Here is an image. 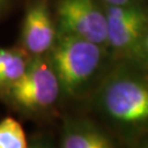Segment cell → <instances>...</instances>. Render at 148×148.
<instances>
[{"label": "cell", "mask_w": 148, "mask_h": 148, "mask_svg": "<svg viewBox=\"0 0 148 148\" xmlns=\"http://www.w3.org/2000/svg\"><path fill=\"white\" fill-rule=\"evenodd\" d=\"M104 5H131V3H135L137 2V0H101Z\"/></svg>", "instance_id": "cell-12"}, {"label": "cell", "mask_w": 148, "mask_h": 148, "mask_svg": "<svg viewBox=\"0 0 148 148\" xmlns=\"http://www.w3.org/2000/svg\"><path fill=\"white\" fill-rule=\"evenodd\" d=\"M0 148H29V139L22 124L7 116L0 121Z\"/></svg>", "instance_id": "cell-9"}, {"label": "cell", "mask_w": 148, "mask_h": 148, "mask_svg": "<svg viewBox=\"0 0 148 148\" xmlns=\"http://www.w3.org/2000/svg\"><path fill=\"white\" fill-rule=\"evenodd\" d=\"M57 38L47 0H34L27 7L21 31V46L30 56H46Z\"/></svg>", "instance_id": "cell-6"}, {"label": "cell", "mask_w": 148, "mask_h": 148, "mask_svg": "<svg viewBox=\"0 0 148 148\" xmlns=\"http://www.w3.org/2000/svg\"><path fill=\"white\" fill-rule=\"evenodd\" d=\"M57 33L106 45V20L98 0H57ZM109 51V49H108Z\"/></svg>", "instance_id": "cell-5"}, {"label": "cell", "mask_w": 148, "mask_h": 148, "mask_svg": "<svg viewBox=\"0 0 148 148\" xmlns=\"http://www.w3.org/2000/svg\"><path fill=\"white\" fill-rule=\"evenodd\" d=\"M131 146H132V148H148V134L138 138L137 140L134 142Z\"/></svg>", "instance_id": "cell-13"}, {"label": "cell", "mask_w": 148, "mask_h": 148, "mask_svg": "<svg viewBox=\"0 0 148 148\" xmlns=\"http://www.w3.org/2000/svg\"><path fill=\"white\" fill-rule=\"evenodd\" d=\"M90 97L95 114L125 143L148 134V70L142 63L114 60Z\"/></svg>", "instance_id": "cell-1"}, {"label": "cell", "mask_w": 148, "mask_h": 148, "mask_svg": "<svg viewBox=\"0 0 148 148\" xmlns=\"http://www.w3.org/2000/svg\"><path fill=\"white\" fill-rule=\"evenodd\" d=\"M57 148H116L114 137L106 127L87 116L64 119Z\"/></svg>", "instance_id": "cell-7"}, {"label": "cell", "mask_w": 148, "mask_h": 148, "mask_svg": "<svg viewBox=\"0 0 148 148\" xmlns=\"http://www.w3.org/2000/svg\"><path fill=\"white\" fill-rule=\"evenodd\" d=\"M46 57L58 80L62 98L70 100L91 95L113 60L104 46L65 33H57Z\"/></svg>", "instance_id": "cell-2"}, {"label": "cell", "mask_w": 148, "mask_h": 148, "mask_svg": "<svg viewBox=\"0 0 148 148\" xmlns=\"http://www.w3.org/2000/svg\"><path fill=\"white\" fill-rule=\"evenodd\" d=\"M29 148H57V146L46 135H36L29 139Z\"/></svg>", "instance_id": "cell-10"}, {"label": "cell", "mask_w": 148, "mask_h": 148, "mask_svg": "<svg viewBox=\"0 0 148 148\" xmlns=\"http://www.w3.org/2000/svg\"><path fill=\"white\" fill-rule=\"evenodd\" d=\"M139 63H142L145 66V68L148 70V31L144 37L140 52H139Z\"/></svg>", "instance_id": "cell-11"}, {"label": "cell", "mask_w": 148, "mask_h": 148, "mask_svg": "<svg viewBox=\"0 0 148 148\" xmlns=\"http://www.w3.org/2000/svg\"><path fill=\"white\" fill-rule=\"evenodd\" d=\"M0 99L14 112L27 117H44L62 99L58 80L46 56L32 57L27 70Z\"/></svg>", "instance_id": "cell-3"}, {"label": "cell", "mask_w": 148, "mask_h": 148, "mask_svg": "<svg viewBox=\"0 0 148 148\" xmlns=\"http://www.w3.org/2000/svg\"><path fill=\"white\" fill-rule=\"evenodd\" d=\"M32 56L22 47H0V95L24 74Z\"/></svg>", "instance_id": "cell-8"}, {"label": "cell", "mask_w": 148, "mask_h": 148, "mask_svg": "<svg viewBox=\"0 0 148 148\" xmlns=\"http://www.w3.org/2000/svg\"><path fill=\"white\" fill-rule=\"evenodd\" d=\"M5 8H7V0H0V16L2 14Z\"/></svg>", "instance_id": "cell-14"}, {"label": "cell", "mask_w": 148, "mask_h": 148, "mask_svg": "<svg viewBox=\"0 0 148 148\" xmlns=\"http://www.w3.org/2000/svg\"><path fill=\"white\" fill-rule=\"evenodd\" d=\"M106 45L112 59L139 62L140 46L148 31V11L138 2L125 5L103 3Z\"/></svg>", "instance_id": "cell-4"}]
</instances>
